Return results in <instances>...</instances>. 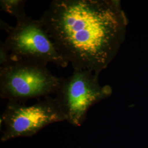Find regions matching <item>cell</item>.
<instances>
[{
	"mask_svg": "<svg viewBox=\"0 0 148 148\" xmlns=\"http://www.w3.org/2000/svg\"><path fill=\"white\" fill-rule=\"evenodd\" d=\"M40 20L73 69L98 75L116 56L127 25L116 0H54Z\"/></svg>",
	"mask_w": 148,
	"mask_h": 148,
	"instance_id": "cell-1",
	"label": "cell"
},
{
	"mask_svg": "<svg viewBox=\"0 0 148 148\" xmlns=\"http://www.w3.org/2000/svg\"><path fill=\"white\" fill-rule=\"evenodd\" d=\"M98 76L89 70L74 69L68 77L61 78L55 99L70 124L81 126L90 108L111 95V87L101 86Z\"/></svg>",
	"mask_w": 148,
	"mask_h": 148,
	"instance_id": "cell-3",
	"label": "cell"
},
{
	"mask_svg": "<svg viewBox=\"0 0 148 148\" xmlns=\"http://www.w3.org/2000/svg\"><path fill=\"white\" fill-rule=\"evenodd\" d=\"M12 62L10 53L5 47L3 43L1 42L0 45V64L1 66L6 65Z\"/></svg>",
	"mask_w": 148,
	"mask_h": 148,
	"instance_id": "cell-7",
	"label": "cell"
},
{
	"mask_svg": "<svg viewBox=\"0 0 148 148\" xmlns=\"http://www.w3.org/2000/svg\"><path fill=\"white\" fill-rule=\"evenodd\" d=\"M3 45L12 62L27 61L65 68L69 63L59 53L40 20L27 17L16 21Z\"/></svg>",
	"mask_w": 148,
	"mask_h": 148,
	"instance_id": "cell-4",
	"label": "cell"
},
{
	"mask_svg": "<svg viewBox=\"0 0 148 148\" xmlns=\"http://www.w3.org/2000/svg\"><path fill=\"white\" fill-rule=\"evenodd\" d=\"M27 1L24 0H1L0 7L2 11L20 20L27 17L25 5Z\"/></svg>",
	"mask_w": 148,
	"mask_h": 148,
	"instance_id": "cell-6",
	"label": "cell"
},
{
	"mask_svg": "<svg viewBox=\"0 0 148 148\" xmlns=\"http://www.w3.org/2000/svg\"><path fill=\"white\" fill-rule=\"evenodd\" d=\"M65 121L55 98L45 97L28 106L9 101L1 116L3 125L1 140L32 136L50 124Z\"/></svg>",
	"mask_w": 148,
	"mask_h": 148,
	"instance_id": "cell-5",
	"label": "cell"
},
{
	"mask_svg": "<svg viewBox=\"0 0 148 148\" xmlns=\"http://www.w3.org/2000/svg\"><path fill=\"white\" fill-rule=\"evenodd\" d=\"M61 78L46 65L27 61L12 62L0 68V95L9 101L23 102L56 93Z\"/></svg>",
	"mask_w": 148,
	"mask_h": 148,
	"instance_id": "cell-2",
	"label": "cell"
},
{
	"mask_svg": "<svg viewBox=\"0 0 148 148\" xmlns=\"http://www.w3.org/2000/svg\"><path fill=\"white\" fill-rule=\"evenodd\" d=\"M1 27L2 30H5L8 34L10 33V32H11L12 29H13V27H11L8 24L6 23L2 20H1Z\"/></svg>",
	"mask_w": 148,
	"mask_h": 148,
	"instance_id": "cell-8",
	"label": "cell"
}]
</instances>
